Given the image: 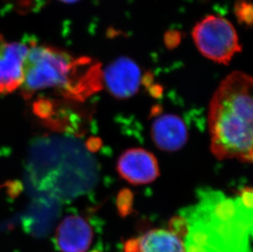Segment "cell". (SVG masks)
<instances>
[{"label": "cell", "mask_w": 253, "mask_h": 252, "mask_svg": "<svg viewBox=\"0 0 253 252\" xmlns=\"http://www.w3.org/2000/svg\"><path fill=\"white\" fill-rule=\"evenodd\" d=\"M253 78L232 72L220 83L208 110L211 150L217 159L253 162Z\"/></svg>", "instance_id": "obj_2"}, {"label": "cell", "mask_w": 253, "mask_h": 252, "mask_svg": "<svg viewBox=\"0 0 253 252\" xmlns=\"http://www.w3.org/2000/svg\"><path fill=\"white\" fill-rule=\"evenodd\" d=\"M63 2H77L78 0H62Z\"/></svg>", "instance_id": "obj_13"}, {"label": "cell", "mask_w": 253, "mask_h": 252, "mask_svg": "<svg viewBox=\"0 0 253 252\" xmlns=\"http://www.w3.org/2000/svg\"><path fill=\"white\" fill-rule=\"evenodd\" d=\"M142 76L139 66L128 57H120L106 67L103 81L117 99L131 98L139 91Z\"/></svg>", "instance_id": "obj_6"}, {"label": "cell", "mask_w": 253, "mask_h": 252, "mask_svg": "<svg viewBox=\"0 0 253 252\" xmlns=\"http://www.w3.org/2000/svg\"><path fill=\"white\" fill-rule=\"evenodd\" d=\"M234 13L241 24L251 26L253 24V7L251 0H237Z\"/></svg>", "instance_id": "obj_11"}, {"label": "cell", "mask_w": 253, "mask_h": 252, "mask_svg": "<svg viewBox=\"0 0 253 252\" xmlns=\"http://www.w3.org/2000/svg\"><path fill=\"white\" fill-rule=\"evenodd\" d=\"M117 169L122 178L133 185L152 183L160 174L155 156L143 148H130L122 153Z\"/></svg>", "instance_id": "obj_5"}, {"label": "cell", "mask_w": 253, "mask_h": 252, "mask_svg": "<svg viewBox=\"0 0 253 252\" xmlns=\"http://www.w3.org/2000/svg\"><path fill=\"white\" fill-rule=\"evenodd\" d=\"M30 46L0 39V94L12 93L23 81V65Z\"/></svg>", "instance_id": "obj_7"}, {"label": "cell", "mask_w": 253, "mask_h": 252, "mask_svg": "<svg viewBox=\"0 0 253 252\" xmlns=\"http://www.w3.org/2000/svg\"><path fill=\"white\" fill-rule=\"evenodd\" d=\"M187 224L185 252H252L253 192L237 198L220 191L199 192L196 204L181 212Z\"/></svg>", "instance_id": "obj_1"}, {"label": "cell", "mask_w": 253, "mask_h": 252, "mask_svg": "<svg viewBox=\"0 0 253 252\" xmlns=\"http://www.w3.org/2000/svg\"><path fill=\"white\" fill-rule=\"evenodd\" d=\"M125 252H185L181 237L170 230L153 229L124 244Z\"/></svg>", "instance_id": "obj_10"}, {"label": "cell", "mask_w": 253, "mask_h": 252, "mask_svg": "<svg viewBox=\"0 0 253 252\" xmlns=\"http://www.w3.org/2000/svg\"><path fill=\"white\" fill-rule=\"evenodd\" d=\"M151 135L161 150L176 152L186 144L188 129L184 121L176 115L163 114L153 122Z\"/></svg>", "instance_id": "obj_9"}, {"label": "cell", "mask_w": 253, "mask_h": 252, "mask_svg": "<svg viewBox=\"0 0 253 252\" xmlns=\"http://www.w3.org/2000/svg\"><path fill=\"white\" fill-rule=\"evenodd\" d=\"M193 38L203 56L220 64H229L234 55L242 50L233 25L218 16L211 15L198 23Z\"/></svg>", "instance_id": "obj_4"}, {"label": "cell", "mask_w": 253, "mask_h": 252, "mask_svg": "<svg viewBox=\"0 0 253 252\" xmlns=\"http://www.w3.org/2000/svg\"><path fill=\"white\" fill-rule=\"evenodd\" d=\"M179 35L176 32H170L167 36L166 41L168 42V44L169 43H174L176 41H179Z\"/></svg>", "instance_id": "obj_12"}, {"label": "cell", "mask_w": 253, "mask_h": 252, "mask_svg": "<svg viewBox=\"0 0 253 252\" xmlns=\"http://www.w3.org/2000/svg\"><path fill=\"white\" fill-rule=\"evenodd\" d=\"M103 72L88 57L76 59L50 46H30L23 65L21 85L26 99L41 91L53 89L67 98L83 100L99 90Z\"/></svg>", "instance_id": "obj_3"}, {"label": "cell", "mask_w": 253, "mask_h": 252, "mask_svg": "<svg viewBox=\"0 0 253 252\" xmlns=\"http://www.w3.org/2000/svg\"><path fill=\"white\" fill-rule=\"evenodd\" d=\"M93 238V231L87 219L69 215L57 228L53 245L58 252H87Z\"/></svg>", "instance_id": "obj_8"}]
</instances>
